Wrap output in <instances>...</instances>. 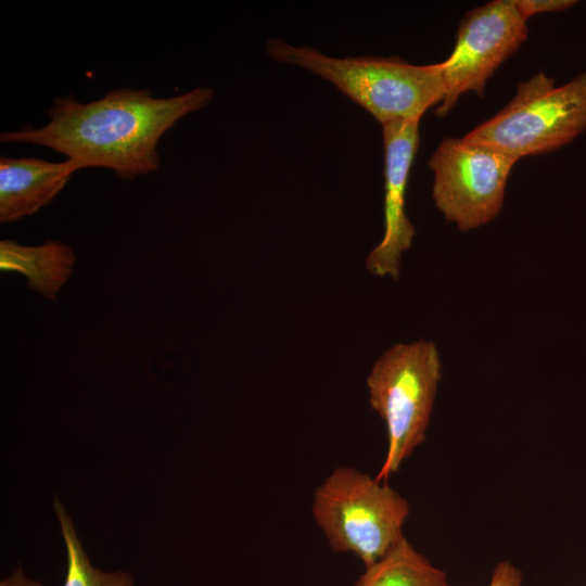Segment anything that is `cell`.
<instances>
[{"mask_svg": "<svg viewBox=\"0 0 586 586\" xmlns=\"http://www.w3.org/2000/svg\"><path fill=\"white\" fill-rule=\"evenodd\" d=\"M213 97L208 87L170 98L124 88L89 103L66 95L54 100L48 124L3 132L0 140L50 148L66 155L78 170L106 167L119 178L132 179L157 169L156 146L162 136Z\"/></svg>", "mask_w": 586, "mask_h": 586, "instance_id": "1", "label": "cell"}, {"mask_svg": "<svg viewBox=\"0 0 586 586\" xmlns=\"http://www.w3.org/2000/svg\"><path fill=\"white\" fill-rule=\"evenodd\" d=\"M275 61L298 66L333 84L381 125L421 119L445 95L442 63L413 65L399 58H333L282 39L266 44Z\"/></svg>", "mask_w": 586, "mask_h": 586, "instance_id": "2", "label": "cell"}, {"mask_svg": "<svg viewBox=\"0 0 586 586\" xmlns=\"http://www.w3.org/2000/svg\"><path fill=\"white\" fill-rule=\"evenodd\" d=\"M405 497L377 477L337 467L316 488L313 518L336 552L357 557L368 568L403 537L409 514Z\"/></svg>", "mask_w": 586, "mask_h": 586, "instance_id": "3", "label": "cell"}, {"mask_svg": "<svg viewBox=\"0 0 586 586\" xmlns=\"http://www.w3.org/2000/svg\"><path fill=\"white\" fill-rule=\"evenodd\" d=\"M441 377L432 341L395 344L373 364L366 380L369 404L384 421L387 435L379 481L397 472L424 442Z\"/></svg>", "mask_w": 586, "mask_h": 586, "instance_id": "4", "label": "cell"}, {"mask_svg": "<svg viewBox=\"0 0 586 586\" xmlns=\"http://www.w3.org/2000/svg\"><path fill=\"white\" fill-rule=\"evenodd\" d=\"M586 129V71L564 85L538 73L518 84L512 100L466 136L518 161L558 150Z\"/></svg>", "mask_w": 586, "mask_h": 586, "instance_id": "5", "label": "cell"}, {"mask_svg": "<svg viewBox=\"0 0 586 586\" xmlns=\"http://www.w3.org/2000/svg\"><path fill=\"white\" fill-rule=\"evenodd\" d=\"M513 156L467 136L445 138L428 161L432 199L461 231L488 224L499 214Z\"/></svg>", "mask_w": 586, "mask_h": 586, "instance_id": "6", "label": "cell"}, {"mask_svg": "<svg viewBox=\"0 0 586 586\" xmlns=\"http://www.w3.org/2000/svg\"><path fill=\"white\" fill-rule=\"evenodd\" d=\"M528 28L513 0H495L461 20L451 54L442 62L445 95L435 113L445 117L468 92L482 97L487 80L526 40Z\"/></svg>", "mask_w": 586, "mask_h": 586, "instance_id": "7", "label": "cell"}, {"mask_svg": "<svg viewBox=\"0 0 586 586\" xmlns=\"http://www.w3.org/2000/svg\"><path fill=\"white\" fill-rule=\"evenodd\" d=\"M420 119H399L382 126L384 146V233L366 258L378 277L399 278L400 260L416 230L405 211L409 171L419 145Z\"/></svg>", "mask_w": 586, "mask_h": 586, "instance_id": "8", "label": "cell"}, {"mask_svg": "<svg viewBox=\"0 0 586 586\" xmlns=\"http://www.w3.org/2000/svg\"><path fill=\"white\" fill-rule=\"evenodd\" d=\"M76 166L68 160L51 163L34 157L0 158V221L31 215L65 187Z\"/></svg>", "mask_w": 586, "mask_h": 586, "instance_id": "9", "label": "cell"}, {"mask_svg": "<svg viewBox=\"0 0 586 586\" xmlns=\"http://www.w3.org/2000/svg\"><path fill=\"white\" fill-rule=\"evenodd\" d=\"M74 264L73 250L61 242L48 241L38 246L0 242L1 269L22 272L30 288L49 298H54L68 280Z\"/></svg>", "mask_w": 586, "mask_h": 586, "instance_id": "10", "label": "cell"}, {"mask_svg": "<svg viewBox=\"0 0 586 586\" xmlns=\"http://www.w3.org/2000/svg\"><path fill=\"white\" fill-rule=\"evenodd\" d=\"M355 586H450L446 573L404 536L382 559L365 568Z\"/></svg>", "mask_w": 586, "mask_h": 586, "instance_id": "11", "label": "cell"}, {"mask_svg": "<svg viewBox=\"0 0 586 586\" xmlns=\"http://www.w3.org/2000/svg\"><path fill=\"white\" fill-rule=\"evenodd\" d=\"M53 508L65 543L67 570L64 586H133L132 576L125 571L105 572L91 565L76 534L74 524L58 498Z\"/></svg>", "mask_w": 586, "mask_h": 586, "instance_id": "12", "label": "cell"}, {"mask_svg": "<svg viewBox=\"0 0 586 586\" xmlns=\"http://www.w3.org/2000/svg\"><path fill=\"white\" fill-rule=\"evenodd\" d=\"M513 3L521 15L527 22L530 17L542 13L562 12L572 8L574 0H513Z\"/></svg>", "mask_w": 586, "mask_h": 586, "instance_id": "13", "label": "cell"}, {"mask_svg": "<svg viewBox=\"0 0 586 586\" xmlns=\"http://www.w3.org/2000/svg\"><path fill=\"white\" fill-rule=\"evenodd\" d=\"M523 582V574L518 566L501 561L494 568L488 586H524Z\"/></svg>", "mask_w": 586, "mask_h": 586, "instance_id": "14", "label": "cell"}, {"mask_svg": "<svg viewBox=\"0 0 586 586\" xmlns=\"http://www.w3.org/2000/svg\"><path fill=\"white\" fill-rule=\"evenodd\" d=\"M0 586H42L38 581L29 578L22 568H17L0 582Z\"/></svg>", "mask_w": 586, "mask_h": 586, "instance_id": "15", "label": "cell"}]
</instances>
